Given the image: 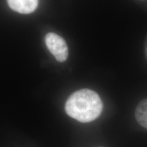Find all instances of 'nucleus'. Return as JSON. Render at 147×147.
Returning <instances> with one entry per match:
<instances>
[{"label":"nucleus","mask_w":147,"mask_h":147,"mask_svg":"<svg viewBox=\"0 0 147 147\" xmlns=\"http://www.w3.org/2000/svg\"><path fill=\"white\" fill-rule=\"evenodd\" d=\"M135 116L138 123L143 127L147 129V99L139 103L136 108Z\"/></svg>","instance_id":"20e7f679"},{"label":"nucleus","mask_w":147,"mask_h":147,"mask_svg":"<svg viewBox=\"0 0 147 147\" xmlns=\"http://www.w3.org/2000/svg\"><path fill=\"white\" fill-rule=\"evenodd\" d=\"M12 10L21 14H30L38 7V0H7Z\"/></svg>","instance_id":"7ed1b4c3"},{"label":"nucleus","mask_w":147,"mask_h":147,"mask_svg":"<svg viewBox=\"0 0 147 147\" xmlns=\"http://www.w3.org/2000/svg\"><path fill=\"white\" fill-rule=\"evenodd\" d=\"M46 45L55 59L63 62L68 57V49L65 40L55 33H49L45 37Z\"/></svg>","instance_id":"f03ea898"},{"label":"nucleus","mask_w":147,"mask_h":147,"mask_svg":"<svg viewBox=\"0 0 147 147\" xmlns=\"http://www.w3.org/2000/svg\"><path fill=\"white\" fill-rule=\"evenodd\" d=\"M102 109L103 104L99 95L88 89L73 93L65 105L67 115L81 123L94 121L100 115Z\"/></svg>","instance_id":"f257e3e1"}]
</instances>
